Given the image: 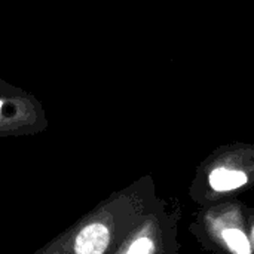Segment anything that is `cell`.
Instances as JSON below:
<instances>
[{
    "instance_id": "cell-1",
    "label": "cell",
    "mask_w": 254,
    "mask_h": 254,
    "mask_svg": "<svg viewBox=\"0 0 254 254\" xmlns=\"http://www.w3.org/2000/svg\"><path fill=\"white\" fill-rule=\"evenodd\" d=\"M131 195L112 193L33 254H113L131 231Z\"/></svg>"
},
{
    "instance_id": "cell-2",
    "label": "cell",
    "mask_w": 254,
    "mask_h": 254,
    "mask_svg": "<svg viewBox=\"0 0 254 254\" xmlns=\"http://www.w3.org/2000/svg\"><path fill=\"white\" fill-rule=\"evenodd\" d=\"M48 128L42 104L18 88H0V137L34 135Z\"/></svg>"
},
{
    "instance_id": "cell-3",
    "label": "cell",
    "mask_w": 254,
    "mask_h": 254,
    "mask_svg": "<svg viewBox=\"0 0 254 254\" xmlns=\"http://www.w3.org/2000/svg\"><path fill=\"white\" fill-rule=\"evenodd\" d=\"M210 186L217 192H228L238 189L247 183V176L243 171L229 168H216L210 174Z\"/></svg>"
},
{
    "instance_id": "cell-4",
    "label": "cell",
    "mask_w": 254,
    "mask_h": 254,
    "mask_svg": "<svg viewBox=\"0 0 254 254\" xmlns=\"http://www.w3.org/2000/svg\"><path fill=\"white\" fill-rule=\"evenodd\" d=\"M222 238L234 254H252V243L243 231L232 228L225 229L222 232Z\"/></svg>"
},
{
    "instance_id": "cell-5",
    "label": "cell",
    "mask_w": 254,
    "mask_h": 254,
    "mask_svg": "<svg viewBox=\"0 0 254 254\" xmlns=\"http://www.w3.org/2000/svg\"><path fill=\"white\" fill-rule=\"evenodd\" d=\"M3 86H6V83L4 82H0V88H3Z\"/></svg>"
},
{
    "instance_id": "cell-6",
    "label": "cell",
    "mask_w": 254,
    "mask_h": 254,
    "mask_svg": "<svg viewBox=\"0 0 254 254\" xmlns=\"http://www.w3.org/2000/svg\"><path fill=\"white\" fill-rule=\"evenodd\" d=\"M252 238H253V246H254V228H253V232H252Z\"/></svg>"
}]
</instances>
